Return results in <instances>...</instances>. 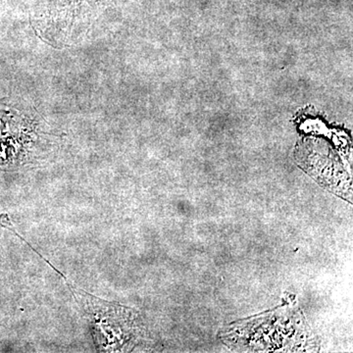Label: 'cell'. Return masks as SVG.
Segmentation results:
<instances>
[{"label": "cell", "mask_w": 353, "mask_h": 353, "mask_svg": "<svg viewBox=\"0 0 353 353\" xmlns=\"http://www.w3.org/2000/svg\"><path fill=\"white\" fill-rule=\"evenodd\" d=\"M307 334L299 312L279 309L270 314L234 323L223 334V340L231 347L250 352L303 350L308 347Z\"/></svg>", "instance_id": "cell-1"}, {"label": "cell", "mask_w": 353, "mask_h": 353, "mask_svg": "<svg viewBox=\"0 0 353 353\" xmlns=\"http://www.w3.org/2000/svg\"><path fill=\"white\" fill-rule=\"evenodd\" d=\"M48 264L50 265V262ZM57 272L61 274L60 271ZM63 278L77 301L82 304L95 347L99 352H122L123 348L129 347L139 338L143 329L136 311L122 304L110 303L88 294L79 289L69 279L64 276Z\"/></svg>", "instance_id": "cell-2"}]
</instances>
